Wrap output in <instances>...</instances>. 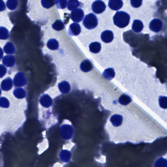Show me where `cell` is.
<instances>
[{"label": "cell", "instance_id": "cell-7", "mask_svg": "<svg viewBox=\"0 0 167 167\" xmlns=\"http://www.w3.org/2000/svg\"><path fill=\"white\" fill-rule=\"evenodd\" d=\"M108 5L111 9L116 11L122 8L123 2L122 0H109Z\"/></svg>", "mask_w": 167, "mask_h": 167}, {"label": "cell", "instance_id": "cell-20", "mask_svg": "<svg viewBox=\"0 0 167 167\" xmlns=\"http://www.w3.org/2000/svg\"><path fill=\"white\" fill-rule=\"evenodd\" d=\"M9 101L7 98L6 97H0V107L4 108H7L9 107Z\"/></svg>", "mask_w": 167, "mask_h": 167}, {"label": "cell", "instance_id": "cell-12", "mask_svg": "<svg viewBox=\"0 0 167 167\" xmlns=\"http://www.w3.org/2000/svg\"><path fill=\"white\" fill-rule=\"evenodd\" d=\"M143 27L144 25L143 23L140 20H135L133 22L132 29L136 33H140L143 30Z\"/></svg>", "mask_w": 167, "mask_h": 167}, {"label": "cell", "instance_id": "cell-2", "mask_svg": "<svg viewBox=\"0 0 167 167\" xmlns=\"http://www.w3.org/2000/svg\"><path fill=\"white\" fill-rule=\"evenodd\" d=\"M83 23L86 28L88 29H91L97 26L98 20L94 14L90 13L85 17Z\"/></svg>", "mask_w": 167, "mask_h": 167}, {"label": "cell", "instance_id": "cell-17", "mask_svg": "<svg viewBox=\"0 0 167 167\" xmlns=\"http://www.w3.org/2000/svg\"><path fill=\"white\" fill-rule=\"evenodd\" d=\"M50 100H51V98L49 96L46 95H44L42 96V97H41L40 102L42 106L45 107H47L51 106V104H50Z\"/></svg>", "mask_w": 167, "mask_h": 167}, {"label": "cell", "instance_id": "cell-6", "mask_svg": "<svg viewBox=\"0 0 167 167\" xmlns=\"http://www.w3.org/2000/svg\"><path fill=\"white\" fill-rule=\"evenodd\" d=\"M163 25V24L161 20L159 19H155L151 21L149 27L152 31L157 33L161 31Z\"/></svg>", "mask_w": 167, "mask_h": 167}, {"label": "cell", "instance_id": "cell-15", "mask_svg": "<svg viewBox=\"0 0 167 167\" xmlns=\"http://www.w3.org/2000/svg\"><path fill=\"white\" fill-rule=\"evenodd\" d=\"M4 51L7 54H14L15 52V47L11 43H7L4 47Z\"/></svg>", "mask_w": 167, "mask_h": 167}, {"label": "cell", "instance_id": "cell-4", "mask_svg": "<svg viewBox=\"0 0 167 167\" xmlns=\"http://www.w3.org/2000/svg\"><path fill=\"white\" fill-rule=\"evenodd\" d=\"M105 3L101 0H97L92 4V10L96 14H100L106 9Z\"/></svg>", "mask_w": 167, "mask_h": 167}, {"label": "cell", "instance_id": "cell-9", "mask_svg": "<svg viewBox=\"0 0 167 167\" xmlns=\"http://www.w3.org/2000/svg\"><path fill=\"white\" fill-rule=\"evenodd\" d=\"M2 63L7 67H12L15 63V59L12 55H6L2 59Z\"/></svg>", "mask_w": 167, "mask_h": 167}, {"label": "cell", "instance_id": "cell-24", "mask_svg": "<svg viewBox=\"0 0 167 167\" xmlns=\"http://www.w3.org/2000/svg\"><path fill=\"white\" fill-rule=\"evenodd\" d=\"M130 4L133 7L138 8L142 5V0H131Z\"/></svg>", "mask_w": 167, "mask_h": 167}, {"label": "cell", "instance_id": "cell-25", "mask_svg": "<svg viewBox=\"0 0 167 167\" xmlns=\"http://www.w3.org/2000/svg\"><path fill=\"white\" fill-rule=\"evenodd\" d=\"M159 103H163V105L162 106L161 108H167V97H159ZM160 105H161V104H160Z\"/></svg>", "mask_w": 167, "mask_h": 167}, {"label": "cell", "instance_id": "cell-10", "mask_svg": "<svg viewBox=\"0 0 167 167\" xmlns=\"http://www.w3.org/2000/svg\"><path fill=\"white\" fill-rule=\"evenodd\" d=\"M81 27L78 23H74L69 26V33L72 35H78L81 33Z\"/></svg>", "mask_w": 167, "mask_h": 167}, {"label": "cell", "instance_id": "cell-21", "mask_svg": "<svg viewBox=\"0 0 167 167\" xmlns=\"http://www.w3.org/2000/svg\"><path fill=\"white\" fill-rule=\"evenodd\" d=\"M68 4L67 0H56L57 7L59 9H64L66 8Z\"/></svg>", "mask_w": 167, "mask_h": 167}, {"label": "cell", "instance_id": "cell-23", "mask_svg": "<svg viewBox=\"0 0 167 167\" xmlns=\"http://www.w3.org/2000/svg\"><path fill=\"white\" fill-rule=\"evenodd\" d=\"M90 51H100L101 45L98 42H94L90 44Z\"/></svg>", "mask_w": 167, "mask_h": 167}, {"label": "cell", "instance_id": "cell-5", "mask_svg": "<svg viewBox=\"0 0 167 167\" xmlns=\"http://www.w3.org/2000/svg\"><path fill=\"white\" fill-rule=\"evenodd\" d=\"M84 16V11L80 8L74 9L71 12V18L72 20L75 23H78L82 21Z\"/></svg>", "mask_w": 167, "mask_h": 167}, {"label": "cell", "instance_id": "cell-19", "mask_svg": "<svg viewBox=\"0 0 167 167\" xmlns=\"http://www.w3.org/2000/svg\"><path fill=\"white\" fill-rule=\"evenodd\" d=\"M47 46L51 50H55L59 46V44L56 40L51 39L47 42Z\"/></svg>", "mask_w": 167, "mask_h": 167}, {"label": "cell", "instance_id": "cell-3", "mask_svg": "<svg viewBox=\"0 0 167 167\" xmlns=\"http://www.w3.org/2000/svg\"><path fill=\"white\" fill-rule=\"evenodd\" d=\"M14 85L16 87L24 86L27 84V79L23 73L19 72L15 75L13 80Z\"/></svg>", "mask_w": 167, "mask_h": 167}, {"label": "cell", "instance_id": "cell-16", "mask_svg": "<svg viewBox=\"0 0 167 167\" xmlns=\"http://www.w3.org/2000/svg\"><path fill=\"white\" fill-rule=\"evenodd\" d=\"M52 26L54 29L57 31H60L65 28V25L64 24L62 21L60 20H56Z\"/></svg>", "mask_w": 167, "mask_h": 167}, {"label": "cell", "instance_id": "cell-18", "mask_svg": "<svg viewBox=\"0 0 167 167\" xmlns=\"http://www.w3.org/2000/svg\"><path fill=\"white\" fill-rule=\"evenodd\" d=\"M56 0H42V5L43 7L46 8H50L56 4Z\"/></svg>", "mask_w": 167, "mask_h": 167}, {"label": "cell", "instance_id": "cell-8", "mask_svg": "<svg viewBox=\"0 0 167 167\" xmlns=\"http://www.w3.org/2000/svg\"><path fill=\"white\" fill-rule=\"evenodd\" d=\"M1 86L2 90L4 91H8L11 90L13 86L12 80L11 78H7L2 82Z\"/></svg>", "mask_w": 167, "mask_h": 167}, {"label": "cell", "instance_id": "cell-28", "mask_svg": "<svg viewBox=\"0 0 167 167\" xmlns=\"http://www.w3.org/2000/svg\"><path fill=\"white\" fill-rule=\"evenodd\" d=\"M1 89H0V95H1Z\"/></svg>", "mask_w": 167, "mask_h": 167}, {"label": "cell", "instance_id": "cell-14", "mask_svg": "<svg viewBox=\"0 0 167 167\" xmlns=\"http://www.w3.org/2000/svg\"><path fill=\"white\" fill-rule=\"evenodd\" d=\"M80 6V2L78 0H68V8L69 11L76 9Z\"/></svg>", "mask_w": 167, "mask_h": 167}, {"label": "cell", "instance_id": "cell-11", "mask_svg": "<svg viewBox=\"0 0 167 167\" xmlns=\"http://www.w3.org/2000/svg\"><path fill=\"white\" fill-rule=\"evenodd\" d=\"M101 39L105 43H110L113 39V34L112 31L106 30L102 33Z\"/></svg>", "mask_w": 167, "mask_h": 167}, {"label": "cell", "instance_id": "cell-26", "mask_svg": "<svg viewBox=\"0 0 167 167\" xmlns=\"http://www.w3.org/2000/svg\"><path fill=\"white\" fill-rule=\"evenodd\" d=\"M7 72V69L2 65H0V78H2L6 75Z\"/></svg>", "mask_w": 167, "mask_h": 167}, {"label": "cell", "instance_id": "cell-13", "mask_svg": "<svg viewBox=\"0 0 167 167\" xmlns=\"http://www.w3.org/2000/svg\"><path fill=\"white\" fill-rule=\"evenodd\" d=\"M13 94L18 99H23L26 96L27 93L24 89L23 88H19L14 90Z\"/></svg>", "mask_w": 167, "mask_h": 167}, {"label": "cell", "instance_id": "cell-27", "mask_svg": "<svg viewBox=\"0 0 167 167\" xmlns=\"http://www.w3.org/2000/svg\"><path fill=\"white\" fill-rule=\"evenodd\" d=\"M3 55H4V52H3V51H2V49L0 47V60L2 59L3 56Z\"/></svg>", "mask_w": 167, "mask_h": 167}, {"label": "cell", "instance_id": "cell-1", "mask_svg": "<svg viewBox=\"0 0 167 167\" xmlns=\"http://www.w3.org/2000/svg\"><path fill=\"white\" fill-rule=\"evenodd\" d=\"M130 20V15L124 11H118L113 17L115 25L120 28H124L129 24Z\"/></svg>", "mask_w": 167, "mask_h": 167}, {"label": "cell", "instance_id": "cell-22", "mask_svg": "<svg viewBox=\"0 0 167 167\" xmlns=\"http://www.w3.org/2000/svg\"><path fill=\"white\" fill-rule=\"evenodd\" d=\"M8 37V31L5 29H0V39H7Z\"/></svg>", "mask_w": 167, "mask_h": 167}]
</instances>
